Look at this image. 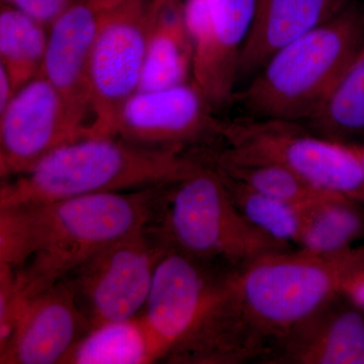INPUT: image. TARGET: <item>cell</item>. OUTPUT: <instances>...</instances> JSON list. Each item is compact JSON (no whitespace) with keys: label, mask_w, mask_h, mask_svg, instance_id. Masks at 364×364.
I'll return each instance as SVG.
<instances>
[{"label":"cell","mask_w":364,"mask_h":364,"mask_svg":"<svg viewBox=\"0 0 364 364\" xmlns=\"http://www.w3.org/2000/svg\"><path fill=\"white\" fill-rule=\"evenodd\" d=\"M210 161L254 191L299 207H308L330 196H339L317 188L296 172L274 163Z\"/></svg>","instance_id":"603a6c76"},{"label":"cell","mask_w":364,"mask_h":364,"mask_svg":"<svg viewBox=\"0 0 364 364\" xmlns=\"http://www.w3.org/2000/svg\"><path fill=\"white\" fill-rule=\"evenodd\" d=\"M227 269L169 246L163 254L142 315L164 349V361L193 331Z\"/></svg>","instance_id":"7c38bea8"},{"label":"cell","mask_w":364,"mask_h":364,"mask_svg":"<svg viewBox=\"0 0 364 364\" xmlns=\"http://www.w3.org/2000/svg\"><path fill=\"white\" fill-rule=\"evenodd\" d=\"M342 294L364 310V267L359 268L358 272L353 273L343 287Z\"/></svg>","instance_id":"484cf974"},{"label":"cell","mask_w":364,"mask_h":364,"mask_svg":"<svg viewBox=\"0 0 364 364\" xmlns=\"http://www.w3.org/2000/svg\"><path fill=\"white\" fill-rule=\"evenodd\" d=\"M310 121L321 136L332 140L364 133V45Z\"/></svg>","instance_id":"7402d4cb"},{"label":"cell","mask_w":364,"mask_h":364,"mask_svg":"<svg viewBox=\"0 0 364 364\" xmlns=\"http://www.w3.org/2000/svg\"><path fill=\"white\" fill-rule=\"evenodd\" d=\"M87 136L69 114L63 98L43 75L14 93L0 112V177L32 169L61 146Z\"/></svg>","instance_id":"9c48e42d"},{"label":"cell","mask_w":364,"mask_h":364,"mask_svg":"<svg viewBox=\"0 0 364 364\" xmlns=\"http://www.w3.org/2000/svg\"><path fill=\"white\" fill-rule=\"evenodd\" d=\"M14 93H16V91H14L9 74H7L6 69L0 65V112L6 109L7 105L13 100Z\"/></svg>","instance_id":"4316f807"},{"label":"cell","mask_w":364,"mask_h":364,"mask_svg":"<svg viewBox=\"0 0 364 364\" xmlns=\"http://www.w3.org/2000/svg\"><path fill=\"white\" fill-rule=\"evenodd\" d=\"M203 162L200 154L186 151L85 136L53 151L25 173L1 181L0 208L157 188Z\"/></svg>","instance_id":"7a4b0ae2"},{"label":"cell","mask_w":364,"mask_h":364,"mask_svg":"<svg viewBox=\"0 0 364 364\" xmlns=\"http://www.w3.org/2000/svg\"><path fill=\"white\" fill-rule=\"evenodd\" d=\"M364 45V9L350 2L272 55L239 100L258 119H312Z\"/></svg>","instance_id":"277c9868"},{"label":"cell","mask_w":364,"mask_h":364,"mask_svg":"<svg viewBox=\"0 0 364 364\" xmlns=\"http://www.w3.org/2000/svg\"><path fill=\"white\" fill-rule=\"evenodd\" d=\"M90 330L70 287L59 280L28 299L13 336L0 350V363H64Z\"/></svg>","instance_id":"5bb4252c"},{"label":"cell","mask_w":364,"mask_h":364,"mask_svg":"<svg viewBox=\"0 0 364 364\" xmlns=\"http://www.w3.org/2000/svg\"><path fill=\"white\" fill-rule=\"evenodd\" d=\"M193 81L164 90L136 91L124 105L116 138L145 147L186 151L222 140V122Z\"/></svg>","instance_id":"8fae6325"},{"label":"cell","mask_w":364,"mask_h":364,"mask_svg":"<svg viewBox=\"0 0 364 364\" xmlns=\"http://www.w3.org/2000/svg\"><path fill=\"white\" fill-rule=\"evenodd\" d=\"M335 301L284 340L279 359L301 364H364L363 315L336 309Z\"/></svg>","instance_id":"e0dca14e"},{"label":"cell","mask_w":364,"mask_h":364,"mask_svg":"<svg viewBox=\"0 0 364 364\" xmlns=\"http://www.w3.org/2000/svg\"><path fill=\"white\" fill-rule=\"evenodd\" d=\"M257 0H184L193 46L191 81L213 107L228 104L239 79L242 49Z\"/></svg>","instance_id":"30bf717a"},{"label":"cell","mask_w":364,"mask_h":364,"mask_svg":"<svg viewBox=\"0 0 364 364\" xmlns=\"http://www.w3.org/2000/svg\"><path fill=\"white\" fill-rule=\"evenodd\" d=\"M167 186L0 208V263L14 268L23 298H35L91 254L151 226Z\"/></svg>","instance_id":"6da1fadb"},{"label":"cell","mask_w":364,"mask_h":364,"mask_svg":"<svg viewBox=\"0 0 364 364\" xmlns=\"http://www.w3.org/2000/svg\"><path fill=\"white\" fill-rule=\"evenodd\" d=\"M363 220L353 200L332 196L306 208L299 250L317 255H336L350 250L363 230Z\"/></svg>","instance_id":"ffe728a7"},{"label":"cell","mask_w":364,"mask_h":364,"mask_svg":"<svg viewBox=\"0 0 364 364\" xmlns=\"http://www.w3.org/2000/svg\"><path fill=\"white\" fill-rule=\"evenodd\" d=\"M168 246L152 226L107 244L70 270V287L92 328L143 314L153 275Z\"/></svg>","instance_id":"52a82bcc"},{"label":"cell","mask_w":364,"mask_h":364,"mask_svg":"<svg viewBox=\"0 0 364 364\" xmlns=\"http://www.w3.org/2000/svg\"><path fill=\"white\" fill-rule=\"evenodd\" d=\"M75 0H1L48 28Z\"/></svg>","instance_id":"d4e9b609"},{"label":"cell","mask_w":364,"mask_h":364,"mask_svg":"<svg viewBox=\"0 0 364 364\" xmlns=\"http://www.w3.org/2000/svg\"><path fill=\"white\" fill-rule=\"evenodd\" d=\"M217 168L222 173L235 205L253 227L287 247L298 246L306 207L262 195Z\"/></svg>","instance_id":"44dd1931"},{"label":"cell","mask_w":364,"mask_h":364,"mask_svg":"<svg viewBox=\"0 0 364 364\" xmlns=\"http://www.w3.org/2000/svg\"><path fill=\"white\" fill-rule=\"evenodd\" d=\"M354 149H355L356 153H358L359 160H360L361 164H363V167L364 169V146H360V147H358V146H353Z\"/></svg>","instance_id":"83f0119b"},{"label":"cell","mask_w":364,"mask_h":364,"mask_svg":"<svg viewBox=\"0 0 364 364\" xmlns=\"http://www.w3.org/2000/svg\"><path fill=\"white\" fill-rule=\"evenodd\" d=\"M351 0H257L239 78L254 76L282 47L340 13Z\"/></svg>","instance_id":"9a60e30c"},{"label":"cell","mask_w":364,"mask_h":364,"mask_svg":"<svg viewBox=\"0 0 364 364\" xmlns=\"http://www.w3.org/2000/svg\"><path fill=\"white\" fill-rule=\"evenodd\" d=\"M48 39L47 26L18 9L1 4L0 65L6 69L16 92L40 75Z\"/></svg>","instance_id":"d6986e66"},{"label":"cell","mask_w":364,"mask_h":364,"mask_svg":"<svg viewBox=\"0 0 364 364\" xmlns=\"http://www.w3.org/2000/svg\"><path fill=\"white\" fill-rule=\"evenodd\" d=\"M28 301L21 293L14 268L0 263V350L13 336Z\"/></svg>","instance_id":"cb8c5ba5"},{"label":"cell","mask_w":364,"mask_h":364,"mask_svg":"<svg viewBox=\"0 0 364 364\" xmlns=\"http://www.w3.org/2000/svg\"><path fill=\"white\" fill-rule=\"evenodd\" d=\"M152 228L169 247L228 268L291 250L240 214L221 172L207 157L188 176L167 186Z\"/></svg>","instance_id":"5b68a950"},{"label":"cell","mask_w":364,"mask_h":364,"mask_svg":"<svg viewBox=\"0 0 364 364\" xmlns=\"http://www.w3.org/2000/svg\"><path fill=\"white\" fill-rule=\"evenodd\" d=\"M364 254L317 255L279 251L228 272L230 293L244 320L269 344L284 343L342 294Z\"/></svg>","instance_id":"3957f363"},{"label":"cell","mask_w":364,"mask_h":364,"mask_svg":"<svg viewBox=\"0 0 364 364\" xmlns=\"http://www.w3.org/2000/svg\"><path fill=\"white\" fill-rule=\"evenodd\" d=\"M121 0H75L49 28L41 75L58 91L69 114L87 130L90 63L100 28Z\"/></svg>","instance_id":"4fadbf2b"},{"label":"cell","mask_w":364,"mask_h":364,"mask_svg":"<svg viewBox=\"0 0 364 364\" xmlns=\"http://www.w3.org/2000/svg\"><path fill=\"white\" fill-rule=\"evenodd\" d=\"M227 147L210 154L226 163H274L296 172L314 186L364 200V169L353 146L315 136L294 122L254 119L223 122Z\"/></svg>","instance_id":"8992f818"},{"label":"cell","mask_w":364,"mask_h":364,"mask_svg":"<svg viewBox=\"0 0 364 364\" xmlns=\"http://www.w3.org/2000/svg\"><path fill=\"white\" fill-rule=\"evenodd\" d=\"M147 30L148 0H121L107 14L90 57L87 136H116L122 109L140 87Z\"/></svg>","instance_id":"ba28073f"},{"label":"cell","mask_w":364,"mask_h":364,"mask_svg":"<svg viewBox=\"0 0 364 364\" xmlns=\"http://www.w3.org/2000/svg\"><path fill=\"white\" fill-rule=\"evenodd\" d=\"M193 63L184 0H148L147 49L139 90H164L188 82Z\"/></svg>","instance_id":"2e32d148"},{"label":"cell","mask_w":364,"mask_h":364,"mask_svg":"<svg viewBox=\"0 0 364 364\" xmlns=\"http://www.w3.org/2000/svg\"><path fill=\"white\" fill-rule=\"evenodd\" d=\"M165 351L142 314L92 328L75 345L66 364H148L164 360Z\"/></svg>","instance_id":"ac0fdd59"}]
</instances>
